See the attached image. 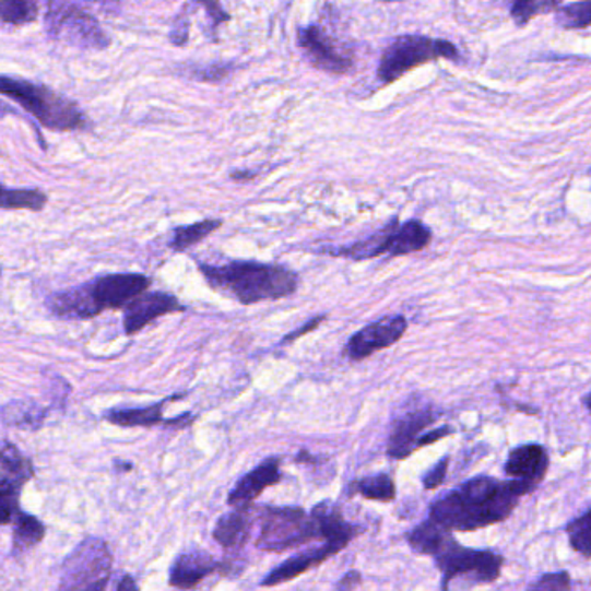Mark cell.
Listing matches in <instances>:
<instances>
[{
	"instance_id": "d590c367",
	"label": "cell",
	"mask_w": 591,
	"mask_h": 591,
	"mask_svg": "<svg viewBox=\"0 0 591 591\" xmlns=\"http://www.w3.org/2000/svg\"><path fill=\"white\" fill-rule=\"evenodd\" d=\"M168 37L173 40L174 46H186L189 38V22L185 13L177 14Z\"/></svg>"
},
{
	"instance_id": "30bf717a",
	"label": "cell",
	"mask_w": 591,
	"mask_h": 591,
	"mask_svg": "<svg viewBox=\"0 0 591 591\" xmlns=\"http://www.w3.org/2000/svg\"><path fill=\"white\" fill-rule=\"evenodd\" d=\"M437 412L427 401H407L403 412L395 416L387 439V457L395 462H403L412 457L418 445L419 437L430 430V425L437 419Z\"/></svg>"
},
{
	"instance_id": "9a60e30c",
	"label": "cell",
	"mask_w": 591,
	"mask_h": 591,
	"mask_svg": "<svg viewBox=\"0 0 591 591\" xmlns=\"http://www.w3.org/2000/svg\"><path fill=\"white\" fill-rule=\"evenodd\" d=\"M282 457H271L260 462L252 472L239 478L227 496V505L235 507V510L250 512L253 501L264 493L268 487L282 481Z\"/></svg>"
},
{
	"instance_id": "8fae6325",
	"label": "cell",
	"mask_w": 591,
	"mask_h": 591,
	"mask_svg": "<svg viewBox=\"0 0 591 591\" xmlns=\"http://www.w3.org/2000/svg\"><path fill=\"white\" fill-rule=\"evenodd\" d=\"M34 477V465L23 457L16 445L2 442V460H0V508H2V525L13 522L20 508V495L23 486Z\"/></svg>"
},
{
	"instance_id": "836d02e7",
	"label": "cell",
	"mask_w": 591,
	"mask_h": 591,
	"mask_svg": "<svg viewBox=\"0 0 591 591\" xmlns=\"http://www.w3.org/2000/svg\"><path fill=\"white\" fill-rule=\"evenodd\" d=\"M232 72V64L215 63L210 64V67L200 68L198 72L193 73V76L200 80V82H221V80L226 79Z\"/></svg>"
},
{
	"instance_id": "d6986e66",
	"label": "cell",
	"mask_w": 591,
	"mask_h": 591,
	"mask_svg": "<svg viewBox=\"0 0 591 591\" xmlns=\"http://www.w3.org/2000/svg\"><path fill=\"white\" fill-rule=\"evenodd\" d=\"M185 398L182 394L174 395V398L162 399L159 403L144 407H120V410H109L106 412L105 419L109 424L120 425V427H153V425H189L193 422L194 416L191 413H186L176 418H164L165 404L173 403L177 399Z\"/></svg>"
},
{
	"instance_id": "f546056e",
	"label": "cell",
	"mask_w": 591,
	"mask_h": 591,
	"mask_svg": "<svg viewBox=\"0 0 591 591\" xmlns=\"http://www.w3.org/2000/svg\"><path fill=\"white\" fill-rule=\"evenodd\" d=\"M555 22L567 29L587 28L591 25V2L560 5L555 14Z\"/></svg>"
},
{
	"instance_id": "9c48e42d",
	"label": "cell",
	"mask_w": 591,
	"mask_h": 591,
	"mask_svg": "<svg viewBox=\"0 0 591 591\" xmlns=\"http://www.w3.org/2000/svg\"><path fill=\"white\" fill-rule=\"evenodd\" d=\"M46 32L55 40H67L84 51H105L109 37L102 23L79 4L49 2L46 11Z\"/></svg>"
},
{
	"instance_id": "e0dca14e",
	"label": "cell",
	"mask_w": 591,
	"mask_h": 591,
	"mask_svg": "<svg viewBox=\"0 0 591 591\" xmlns=\"http://www.w3.org/2000/svg\"><path fill=\"white\" fill-rule=\"evenodd\" d=\"M549 469V454L545 446L537 442L516 446L510 449L504 472L507 477L522 481L531 486H540L545 481Z\"/></svg>"
},
{
	"instance_id": "4fadbf2b",
	"label": "cell",
	"mask_w": 591,
	"mask_h": 591,
	"mask_svg": "<svg viewBox=\"0 0 591 591\" xmlns=\"http://www.w3.org/2000/svg\"><path fill=\"white\" fill-rule=\"evenodd\" d=\"M407 330L404 316H387L368 327L360 328L345 344V356L351 360H363L378 351L389 348L403 339Z\"/></svg>"
},
{
	"instance_id": "e575fe53",
	"label": "cell",
	"mask_w": 591,
	"mask_h": 591,
	"mask_svg": "<svg viewBox=\"0 0 591 591\" xmlns=\"http://www.w3.org/2000/svg\"><path fill=\"white\" fill-rule=\"evenodd\" d=\"M454 434H457V430L451 425H440V427L430 428L424 436L419 437L416 449L428 448V446L436 445L439 440L454 436Z\"/></svg>"
},
{
	"instance_id": "8d00e7d4",
	"label": "cell",
	"mask_w": 591,
	"mask_h": 591,
	"mask_svg": "<svg viewBox=\"0 0 591 591\" xmlns=\"http://www.w3.org/2000/svg\"><path fill=\"white\" fill-rule=\"evenodd\" d=\"M200 5H202V8L205 9L206 14L212 17V28L214 29L217 28L221 23H226L232 20V16H229L226 9H224L223 5L217 4V2H200Z\"/></svg>"
},
{
	"instance_id": "2e32d148",
	"label": "cell",
	"mask_w": 591,
	"mask_h": 591,
	"mask_svg": "<svg viewBox=\"0 0 591 591\" xmlns=\"http://www.w3.org/2000/svg\"><path fill=\"white\" fill-rule=\"evenodd\" d=\"M215 572H226V566L215 560L205 549H188L185 554L177 555L170 566L168 583L179 590H193L206 576Z\"/></svg>"
},
{
	"instance_id": "7402d4cb",
	"label": "cell",
	"mask_w": 591,
	"mask_h": 591,
	"mask_svg": "<svg viewBox=\"0 0 591 591\" xmlns=\"http://www.w3.org/2000/svg\"><path fill=\"white\" fill-rule=\"evenodd\" d=\"M248 513L250 512L235 510L217 520L212 536L218 545L227 549L244 548L247 545L250 531H252V522Z\"/></svg>"
},
{
	"instance_id": "ba28073f",
	"label": "cell",
	"mask_w": 591,
	"mask_h": 591,
	"mask_svg": "<svg viewBox=\"0 0 591 591\" xmlns=\"http://www.w3.org/2000/svg\"><path fill=\"white\" fill-rule=\"evenodd\" d=\"M437 58L457 59V47L448 40H436L424 35H403L387 46L377 75L383 84H392L413 68Z\"/></svg>"
},
{
	"instance_id": "f35d334b",
	"label": "cell",
	"mask_w": 591,
	"mask_h": 591,
	"mask_svg": "<svg viewBox=\"0 0 591 591\" xmlns=\"http://www.w3.org/2000/svg\"><path fill=\"white\" fill-rule=\"evenodd\" d=\"M363 583V575L359 570H348L347 575H344V578L340 579L336 583V591H353L354 588L359 587Z\"/></svg>"
},
{
	"instance_id": "5b68a950",
	"label": "cell",
	"mask_w": 591,
	"mask_h": 591,
	"mask_svg": "<svg viewBox=\"0 0 591 591\" xmlns=\"http://www.w3.org/2000/svg\"><path fill=\"white\" fill-rule=\"evenodd\" d=\"M434 564L440 572V590L453 591L460 581H465L466 588L495 583L504 570L505 557L493 549L469 548L454 537Z\"/></svg>"
},
{
	"instance_id": "3957f363",
	"label": "cell",
	"mask_w": 591,
	"mask_h": 591,
	"mask_svg": "<svg viewBox=\"0 0 591 591\" xmlns=\"http://www.w3.org/2000/svg\"><path fill=\"white\" fill-rule=\"evenodd\" d=\"M152 280L141 273H114L61 289L46 298V307L61 319H93L106 309H126L139 295L146 294Z\"/></svg>"
},
{
	"instance_id": "74e56055",
	"label": "cell",
	"mask_w": 591,
	"mask_h": 591,
	"mask_svg": "<svg viewBox=\"0 0 591 591\" xmlns=\"http://www.w3.org/2000/svg\"><path fill=\"white\" fill-rule=\"evenodd\" d=\"M324 319H327V315L316 316V318L309 319L307 323H304L303 327L297 328L295 332L288 333V335H286L285 339L282 340V345L289 344V342H295V340L300 339V336L307 335V333L312 332V330H316L319 324L323 323Z\"/></svg>"
},
{
	"instance_id": "d4e9b609",
	"label": "cell",
	"mask_w": 591,
	"mask_h": 591,
	"mask_svg": "<svg viewBox=\"0 0 591 591\" xmlns=\"http://www.w3.org/2000/svg\"><path fill=\"white\" fill-rule=\"evenodd\" d=\"M430 239H433V233L419 221H407L403 226L399 224L398 233H395L394 257L419 252L430 244Z\"/></svg>"
},
{
	"instance_id": "5bb4252c",
	"label": "cell",
	"mask_w": 591,
	"mask_h": 591,
	"mask_svg": "<svg viewBox=\"0 0 591 591\" xmlns=\"http://www.w3.org/2000/svg\"><path fill=\"white\" fill-rule=\"evenodd\" d=\"M182 310H186V306H182L176 295L167 292H146L123 309V330L127 335H135L155 319Z\"/></svg>"
},
{
	"instance_id": "52a82bcc",
	"label": "cell",
	"mask_w": 591,
	"mask_h": 591,
	"mask_svg": "<svg viewBox=\"0 0 591 591\" xmlns=\"http://www.w3.org/2000/svg\"><path fill=\"white\" fill-rule=\"evenodd\" d=\"M259 537L256 545L264 552H286L321 540L315 517L298 507H264L260 512Z\"/></svg>"
},
{
	"instance_id": "83f0119b",
	"label": "cell",
	"mask_w": 591,
	"mask_h": 591,
	"mask_svg": "<svg viewBox=\"0 0 591 591\" xmlns=\"http://www.w3.org/2000/svg\"><path fill=\"white\" fill-rule=\"evenodd\" d=\"M564 531H566L570 548L587 560H591V508H588L583 516L570 520Z\"/></svg>"
},
{
	"instance_id": "7a4b0ae2",
	"label": "cell",
	"mask_w": 591,
	"mask_h": 591,
	"mask_svg": "<svg viewBox=\"0 0 591 591\" xmlns=\"http://www.w3.org/2000/svg\"><path fill=\"white\" fill-rule=\"evenodd\" d=\"M210 288L232 295L241 306L282 300L297 292L300 277L292 269L259 260H229L214 265L198 262Z\"/></svg>"
},
{
	"instance_id": "f1b7e54d",
	"label": "cell",
	"mask_w": 591,
	"mask_h": 591,
	"mask_svg": "<svg viewBox=\"0 0 591 591\" xmlns=\"http://www.w3.org/2000/svg\"><path fill=\"white\" fill-rule=\"evenodd\" d=\"M40 13L34 0H2L0 17L5 25L25 26L34 23Z\"/></svg>"
},
{
	"instance_id": "277c9868",
	"label": "cell",
	"mask_w": 591,
	"mask_h": 591,
	"mask_svg": "<svg viewBox=\"0 0 591 591\" xmlns=\"http://www.w3.org/2000/svg\"><path fill=\"white\" fill-rule=\"evenodd\" d=\"M0 93L22 106L26 114L32 115L46 129L72 132L88 126L87 117L75 102L47 85L2 75Z\"/></svg>"
},
{
	"instance_id": "603a6c76",
	"label": "cell",
	"mask_w": 591,
	"mask_h": 591,
	"mask_svg": "<svg viewBox=\"0 0 591 591\" xmlns=\"http://www.w3.org/2000/svg\"><path fill=\"white\" fill-rule=\"evenodd\" d=\"M11 524H13V555L25 554L46 536V525L37 517L23 510L16 513Z\"/></svg>"
},
{
	"instance_id": "7c38bea8",
	"label": "cell",
	"mask_w": 591,
	"mask_h": 591,
	"mask_svg": "<svg viewBox=\"0 0 591 591\" xmlns=\"http://www.w3.org/2000/svg\"><path fill=\"white\" fill-rule=\"evenodd\" d=\"M297 44L309 63L321 72L344 75L353 70V58L340 49L335 38L323 26H298Z\"/></svg>"
},
{
	"instance_id": "cb8c5ba5",
	"label": "cell",
	"mask_w": 591,
	"mask_h": 591,
	"mask_svg": "<svg viewBox=\"0 0 591 591\" xmlns=\"http://www.w3.org/2000/svg\"><path fill=\"white\" fill-rule=\"evenodd\" d=\"M221 227H223L221 218H205L200 223L174 227L173 239L168 241V247L173 248L174 252H186L188 248L200 244Z\"/></svg>"
},
{
	"instance_id": "44dd1931",
	"label": "cell",
	"mask_w": 591,
	"mask_h": 591,
	"mask_svg": "<svg viewBox=\"0 0 591 591\" xmlns=\"http://www.w3.org/2000/svg\"><path fill=\"white\" fill-rule=\"evenodd\" d=\"M454 540L453 533L427 519L406 534L407 545L418 555L436 558Z\"/></svg>"
},
{
	"instance_id": "484cf974",
	"label": "cell",
	"mask_w": 591,
	"mask_h": 591,
	"mask_svg": "<svg viewBox=\"0 0 591 591\" xmlns=\"http://www.w3.org/2000/svg\"><path fill=\"white\" fill-rule=\"evenodd\" d=\"M47 202H49V197L44 191H40V189H11L4 186L2 193H0V206L4 210L40 212V210L46 209Z\"/></svg>"
},
{
	"instance_id": "d6a6232c",
	"label": "cell",
	"mask_w": 591,
	"mask_h": 591,
	"mask_svg": "<svg viewBox=\"0 0 591 591\" xmlns=\"http://www.w3.org/2000/svg\"><path fill=\"white\" fill-rule=\"evenodd\" d=\"M449 470V457L440 458L439 462L434 463V466L425 472L422 477V484H424L425 490L439 489L445 484L446 477H448Z\"/></svg>"
},
{
	"instance_id": "8992f818",
	"label": "cell",
	"mask_w": 591,
	"mask_h": 591,
	"mask_svg": "<svg viewBox=\"0 0 591 591\" xmlns=\"http://www.w3.org/2000/svg\"><path fill=\"white\" fill-rule=\"evenodd\" d=\"M114 555L99 537L82 541L68 555L58 591H111Z\"/></svg>"
},
{
	"instance_id": "4dcf8cb0",
	"label": "cell",
	"mask_w": 591,
	"mask_h": 591,
	"mask_svg": "<svg viewBox=\"0 0 591 591\" xmlns=\"http://www.w3.org/2000/svg\"><path fill=\"white\" fill-rule=\"evenodd\" d=\"M560 8L558 2H543V0H520L512 5L513 22L519 26L528 25L534 16L543 11H554Z\"/></svg>"
},
{
	"instance_id": "ab89813d",
	"label": "cell",
	"mask_w": 591,
	"mask_h": 591,
	"mask_svg": "<svg viewBox=\"0 0 591 591\" xmlns=\"http://www.w3.org/2000/svg\"><path fill=\"white\" fill-rule=\"evenodd\" d=\"M114 591H139V587L132 576L122 575L120 578L115 579Z\"/></svg>"
},
{
	"instance_id": "4316f807",
	"label": "cell",
	"mask_w": 591,
	"mask_h": 591,
	"mask_svg": "<svg viewBox=\"0 0 591 591\" xmlns=\"http://www.w3.org/2000/svg\"><path fill=\"white\" fill-rule=\"evenodd\" d=\"M353 490L369 501H380V504H392L398 496L394 478L389 474H375L359 478L353 484Z\"/></svg>"
},
{
	"instance_id": "b9f144b4",
	"label": "cell",
	"mask_w": 591,
	"mask_h": 591,
	"mask_svg": "<svg viewBox=\"0 0 591 591\" xmlns=\"http://www.w3.org/2000/svg\"><path fill=\"white\" fill-rule=\"evenodd\" d=\"M583 404H584V407H587L588 413H590V415H591V392H590V394L584 395Z\"/></svg>"
},
{
	"instance_id": "1f68e13d",
	"label": "cell",
	"mask_w": 591,
	"mask_h": 591,
	"mask_svg": "<svg viewBox=\"0 0 591 591\" xmlns=\"http://www.w3.org/2000/svg\"><path fill=\"white\" fill-rule=\"evenodd\" d=\"M528 591H572V578L567 570L546 572L541 575Z\"/></svg>"
},
{
	"instance_id": "ffe728a7",
	"label": "cell",
	"mask_w": 591,
	"mask_h": 591,
	"mask_svg": "<svg viewBox=\"0 0 591 591\" xmlns=\"http://www.w3.org/2000/svg\"><path fill=\"white\" fill-rule=\"evenodd\" d=\"M340 554V549L336 546L323 545L318 546V548L304 549L300 554L289 557L288 560L282 564V566L274 567L264 579H262V587L271 588L277 587V584L286 583V581H292V579L298 578V576L304 575L307 570L312 569V567L323 564L328 558L333 557V555Z\"/></svg>"
},
{
	"instance_id": "ac0fdd59",
	"label": "cell",
	"mask_w": 591,
	"mask_h": 591,
	"mask_svg": "<svg viewBox=\"0 0 591 591\" xmlns=\"http://www.w3.org/2000/svg\"><path fill=\"white\" fill-rule=\"evenodd\" d=\"M398 218L390 221L382 229H378L368 238L359 239L356 244L345 245V247H321L316 250L323 256L336 257V259L360 260L377 259V257L389 256L394 257L395 252V233H398Z\"/></svg>"
},
{
	"instance_id": "6da1fadb",
	"label": "cell",
	"mask_w": 591,
	"mask_h": 591,
	"mask_svg": "<svg viewBox=\"0 0 591 591\" xmlns=\"http://www.w3.org/2000/svg\"><path fill=\"white\" fill-rule=\"evenodd\" d=\"M531 484L477 475L434 499L428 519L451 533H474L512 516L520 499L534 493Z\"/></svg>"
},
{
	"instance_id": "60d3db41",
	"label": "cell",
	"mask_w": 591,
	"mask_h": 591,
	"mask_svg": "<svg viewBox=\"0 0 591 591\" xmlns=\"http://www.w3.org/2000/svg\"><path fill=\"white\" fill-rule=\"evenodd\" d=\"M256 173H250V170H244V173H232L229 174V177H232L233 180H238V182H244V180H250L256 177Z\"/></svg>"
}]
</instances>
